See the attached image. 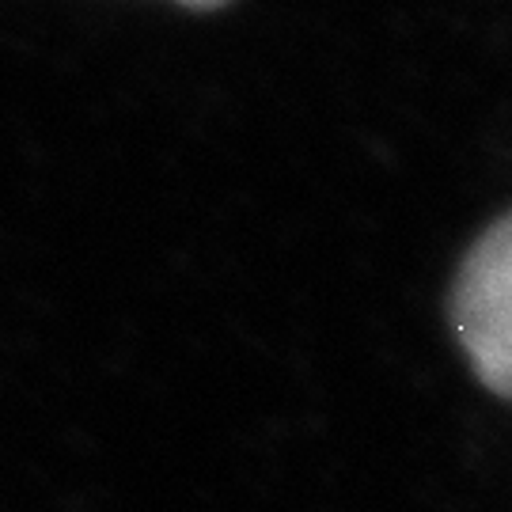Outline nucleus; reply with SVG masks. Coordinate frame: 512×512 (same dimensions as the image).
Returning <instances> with one entry per match:
<instances>
[{"label": "nucleus", "instance_id": "obj_1", "mask_svg": "<svg viewBox=\"0 0 512 512\" xmlns=\"http://www.w3.org/2000/svg\"><path fill=\"white\" fill-rule=\"evenodd\" d=\"M452 323L478 380L512 399V213L494 220L463 258Z\"/></svg>", "mask_w": 512, "mask_h": 512}, {"label": "nucleus", "instance_id": "obj_2", "mask_svg": "<svg viewBox=\"0 0 512 512\" xmlns=\"http://www.w3.org/2000/svg\"><path fill=\"white\" fill-rule=\"evenodd\" d=\"M186 8H220V4H228V0H179Z\"/></svg>", "mask_w": 512, "mask_h": 512}]
</instances>
